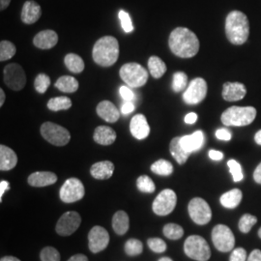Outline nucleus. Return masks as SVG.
<instances>
[{"mask_svg": "<svg viewBox=\"0 0 261 261\" xmlns=\"http://www.w3.org/2000/svg\"><path fill=\"white\" fill-rule=\"evenodd\" d=\"M168 46L172 54L181 58H191L199 50V41L196 34L186 28H175L169 35Z\"/></svg>", "mask_w": 261, "mask_h": 261, "instance_id": "f257e3e1", "label": "nucleus"}, {"mask_svg": "<svg viewBox=\"0 0 261 261\" xmlns=\"http://www.w3.org/2000/svg\"><path fill=\"white\" fill-rule=\"evenodd\" d=\"M225 35L233 45L245 44L250 35L248 17L240 11L230 12L225 19Z\"/></svg>", "mask_w": 261, "mask_h": 261, "instance_id": "f03ea898", "label": "nucleus"}, {"mask_svg": "<svg viewBox=\"0 0 261 261\" xmlns=\"http://www.w3.org/2000/svg\"><path fill=\"white\" fill-rule=\"evenodd\" d=\"M92 56L98 65L103 67L113 65L119 56V44L117 39L112 36L100 38L94 45Z\"/></svg>", "mask_w": 261, "mask_h": 261, "instance_id": "7ed1b4c3", "label": "nucleus"}, {"mask_svg": "<svg viewBox=\"0 0 261 261\" xmlns=\"http://www.w3.org/2000/svg\"><path fill=\"white\" fill-rule=\"evenodd\" d=\"M256 117V110L252 107H231L224 111L221 120L224 126L243 127L252 124Z\"/></svg>", "mask_w": 261, "mask_h": 261, "instance_id": "20e7f679", "label": "nucleus"}, {"mask_svg": "<svg viewBox=\"0 0 261 261\" xmlns=\"http://www.w3.org/2000/svg\"><path fill=\"white\" fill-rule=\"evenodd\" d=\"M119 75L122 81L130 88H139L148 81L147 71L138 63H127L122 66Z\"/></svg>", "mask_w": 261, "mask_h": 261, "instance_id": "39448f33", "label": "nucleus"}, {"mask_svg": "<svg viewBox=\"0 0 261 261\" xmlns=\"http://www.w3.org/2000/svg\"><path fill=\"white\" fill-rule=\"evenodd\" d=\"M187 256L196 261H207L211 256V250L205 239L198 235L189 236L184 243Z\"/></svg>", "mask_w": 261, "mask_h": 261, "instance_id": "423d86ee", "label": "nucleus"}, {"mask_svg": "<svg viewBox=\"0 0 261 261\" xmlns=\"http://www.w3.org/2000/svg\"><path fill=\"white\" fill-rule=\"evenodd\" d=\"M42 137L53 145L64 146L71 140L69 130L53 122H46L41 126Z\"/></svg>", "mask_w": 261, "mask_h": 261, "instance_id": "0eeeda50", "label": "nucleus"}, {"mask_svg": "<svg viewBox=\"0 0 261 261\" xmlns=\"http://www.w3.org/2000/svg\"><path fill=\"white\" fill-rule=\"evenodd\" d=\"M212 241L215 248L222 252H229L235 246L234 234L231 229L224 224H218L213 228Z\"/></svg>", "mask_w": 261, "mask_h": 261, "instance_id": "6e6552de", "label": "nucleus"}, {"mask_svg": "<svg viewBox=\"0 0 261 261\" xmlns=\"http://www.w3.org/2000/svg\"><path fill=\"white\" fill-rule=\"evenodd\" d=\"M188 211L191 219L199 225L208 224L212 218V211L209 204L201 197L193 198L189 205Z\"/></svg>", "mask_w": 261, "mask_h": 261, "instance_id": "1a4fd4ad", "label": "nucleus"}, {"mask_svg": "<svg viewBox=\"0 0 261 261\" xmlns=\"http://www.w3.org/2000/svg\"><path fill=\"white\" fill-rule=\"evenodd\" d=\"M177 203V196L174 191L170 189L163 190L155 200L153 201V212L158 216L169 215L175 208Z\"/></svg>", "mask_w": 261, "mask_h": 261, "instance_id": "9d476101", "label": "nucleus"}, {"mask_svg": "<svg viewBox=\"0 0 261 261\" xmlns=\"http://www.w3.org/2000/svg\"><path fill=\"white\" fill-rule=\"evenodd\" d=\"M4 83L10 89L19 91L27 84V75L21 66L17 63L8 64L3 70Z\"/></svg>", "mask_w": 261, "mask_h": 261, "instance_id": "9b49d317", "label": "nucleus"}, {"mask_svg": "<svg viewBox=\"0 0 261 261\" xmlns=\"http://www.w3.org/2000/svg\"><path fill=\"white\" fill-rule=\"evenodd\" d=\"M85 190L83 182L77 178H69L61 187L59 196L65 203H73L84 198Z\"/></svg>", "mask_w": 261, "mask_h": 261, "instance_id": "f8f14e48", "label": "nucleus"}, {"mask_svg": "<svg viewBox=\"0 0 261 261\" xmlns=\"http://www.w3.org/2000/svg\"><path fill=\"white\" fill-rule=\"evenodd\" d=\"M207 95V84L201 77L193 80L183 93V101L187 105H197L205 99Z\"/></svg>", "mask_w": 261, "mask_h": 261, "instance_id": "ddd939ff", "label": "nucleus"}, {"mask_svg": "<svg viewBox=\"0 0 261 261\" xmlns=\"http://www.w3.org/2000/svg\"><path fill=\"white\" fill-rule=\"evenodd\" d=\"M82 224V217L77 212L69 211L60 217L56 226V233L60 236H69L74 233Z\"/></svg>", "mask_w": 261, "mask_h": 261, "instance_id": "4468645a", "label": "nucleus"}, {"mask_svg": "<svg viewBox=\"0 0 261 261\" xmlns=\"http://www.w3.org/2000/svg\"><path fill=\"white\" fill-rule=\"evenodd\" d=\"M110 243V234L102 226L96 225L88 234V248L90 252L98 253L107 249Z\"/></svg>", "mask_w": 261, "mask_h": 261, "instance_id": "2eb2a0df", "label": "nucleus"}, {"mask_svg": "<svg viewBox=\"0 0 261 261\" xmlns=\"http://www.w3.org/2000/svg\"><path fill=\"white\" fill-rule=\"evenodd\" d=\"M130 134L137 140H144L149 136L150 127L143 114L135 115L130 123Z\"/></svg>", "mask_w": 261, "mask_h": 261, "instance_id": "dca6fc26", "label": "nucleus"}, {"mask_svg": "<svg viewBox=\"0 0 261 261\" xmlns=\"http://www.w3.org/2000/svg\"><path fill=\"white\" fill-rule=\"evenodd\" d=\"M205 141L204 134L202 130H196L192 135H188L180 138L181 146L190 154L200 149Z\"/></svg>", "mask_w": 261, "mask_h": 261, "instance_id": "f3484780", "label": "nucleus"}, {"mask_svg": "<svg viewBox=\"0 0 261 261\" xmlns=\"http://www.w3.org/2000/svg\"><path fill=\"white\" fill-rule=\"evenodd\" d=\"M246 94V86L240 83H225L223 86V98L227 102L240 101Z\"/></svg>", "mask_w": 261, "mask_h": 261, "instance_id": "a211bd4d", "label": "nucleus"}, {"mask_svg": "<svg viewBox=\"0 0 261 261\" xmlns=\"http://www.w3.org/2000/svg\"><path fill=\"white\" fill-rule=\"evenodd\" d=\"M57 181L56 173L50 171H37L29 175L28 179V184L30 186L42 188V187L54 185Z\"/></svg>", "mask_w": 261, "mask_h": 261, "instance_id": "6ab92c4d", "label": "nucleus"}, {"mask_svg": "<svg viewBox=\"0 0 261 261\" xmlns=\"http://www.w3.org/2000/svg\"><path fill=\"white\" fill-rule=\"evenodd\" d=\"M58 43V35L54 30H44L39 32L33 39L35 47L41 49H49Z\"/></svg>", "mask_w": 261, "mask_h": 261, "instance_id": "aec40b11", "label": "nucleus"}, {"mask_svg": "<svg viewBox=\"0 0 261 261\" xmlns=\"http://www.w3.org/2000/svg\"><path fill=\"white\" fill-rule=\"evenodd\" d=\"M42 16V9L35 1H27L21 10V20L27 24L35 23Z\"/></svg>", "mask_w": 261, "mask_h": 261, "instance_id": "412c9836", "label": "nucleus"}, {"mask_svg": "<svg viewBox=\"0 0 261 261\" xmlns=\"http://www.w3.org/2000/svg\"><path fill=\"white\" fill-rule=\"evenodd\" d=\"M97 114L103 119L105 121L109 123H115L120 117V112L110 101H103L97 106L96 109Z\"/></svg>", "mask_w": 261, "mask_h": 261, "instance_id": "4be33fe9", "label": "nucleus"}, {"mask_svg": "<svg viewBox=\"0 0 261 261\" xmlns=\"http://www.w3.org/2000/svg\"><path fill=\"white\" fill-rule=\"evenodd\" d=\"M18 164V156L14 150L8 146L0 145V169L2 171H8L15 168Z\"/></svg>", "mask_w": 261, "mask_h": 261, "instance_id": "5701e85b", "label": "nucleus"}, {"mask_svg": "<svg viewBox=\"0 0 261 261\" xmlns=\"http://www.w3.org/2000/svg\"><path fill=\"white\" fill-rule=\"evenodd\" d=\"M114 171V165L110 161H102L94 164L90 168V173L95 179L107 180L112 177Z\"/></svg>", "mask_w": 261, "mask_h": 261, "instance_id": "b1692460", "label": "nucleus"}, {"mask_svg": "<svg viewBox=\"0 0 261 261\" xmlns=\"http://www.w3.org/2000/svg\"><path fill=\"white\" fill-rule=\"evenodd\" d=\"M93 139L98 144L111 145L116 140V133L108 126H99L94 130Z\"/></svg>", "mask_w": 261, "mask_h": 261, "instance_id": "393cba45", "label": "nucleus"}, {"mask_svg": "<svg viewBox=\"0 0 261 261\" xmlns=\"http://www.w3.org/2000/svg\"><path fill=\"white\" fill-rule=\"evenodd\" d=\"M130 227L129 216L125 211H117L112 218V228L115 233L118 235H124Z\"/></svg>", "mask_w": 261, "mask_h": 261, "instance_id": "a878e982", "label": "nucleus"}, {"mask_svg": "<svg viewBox=\"0 0 261 261\" xmlns=\"http://www.w3.org/2000/svg\"><path fill=\"white\" fill-rule=\"evenodd\" d=\"M180 138L181 137H176L172 139L169 144V151L179 165H184L191 154L181 146Z\"/></svg>", "mask_w": 261, "mask_h": 261, "instance_id": "bb28decb", "label": "nucleus"}, {"mask_svg": "<svg viewBox=\"0 0 261 261\" xmlns=\"http://www.w3.org/2000/svg\"><path fill=\"white\" fill-rule=\"evenodd\" d=\"M242 196L241 190L233 189V190H230V191L224 193V195L221 196L220 201H221V204L225 208L233 209L240 204V202L242 200Z\"/></svg>", "mask_w": 261, "mask_h": 261, "instance_id": "cd10ccee", "label": "nucleus"}, {"mask_svg": "<svg viewBox=\"0 0 261 261\" xmlns=\"http://www.w3.org/2000/svg\"><path fill=\"white\" fill-rule=\"evenodd\" d=\"M55 86L62 92L74 93L79 89V82L74 76L63 75L57 80Z\"/></svg>", "mask_w": 261, "mask_h": 261, "instance_id": "c85d7f7f", "label": "nucleus"}, {"mask_svg": "<svg viewBox=\"0 0 261 261\" xmlns=\"http://www.w3.org/2000/svg\"><path fill=\"white\" fill-rule=\"evenodd\" d=\"M148 68L151 75L155 79H160L167 72V65L166 63L158 57V56H151L148 60Z\"/></svg>", "mask_w": 261, "mask_h": 261, "instance_id": "c756f323", "label": "nucleus"}, {"mask_svg": "<svg viewBox=\"0 0 261 261\" xmlns=\"http://www.w3.org/2000/svg\"><path fill=\"white\" fill-rule=\"evenodd\" d=\"M65 65L69 71L74 74H80L84 70V62L81 56L75 54H69L64 58Z\"/></svg>", "mask_w": 261, "mask_h": 261, "instance_id": "7c9ffc66", "label": "nucleus"}, {"mask_svg": "<svg viewBox=\"0 0 261 261\" xmlns=\"http://www.w3.org/2000/svg\"><path fill=\"white\" fill-rule=\"evenodd\" d=\"M72 107V101L68 97L59 96L53 98L48 101L47 108L51 112H60V111H66L69 110Z\"/></svg>", "mask_w": 261, "mask_h": 261, "instance_id": "2f4dec72", "label": "nucleus"}, {"mask_svg": "<svg viewBox=\"0 0 261 261\" xmlns=\"http://www.w3.org/2000/svg\"><path fill=\"white\" fill-rule=\"evenodd\" d=\"M151 170L158 175L162 176H168L173 172V166L170 162L167 160H158L156 161L152 166H151Z\"/></svg>", "mask_w": 261, "mask_h": 261, "instance_id": "473e14b6", "label": "nucleus"}, {"mask_svg": "<svg viewBox=\"0 0 261 261\" xmlns=\"http://www.w3.org/2000/svg\"><path fill=\"white\" fill-rule=\"evenodd\" d=\"M163 230H164V235L170 240H178L184 235V229L179 224H166Z\"/></svg>", "mask_w": 261, "mask_h": 261, "instance_id": "72a5a7b5", "label": "nucleus"}, {"mask_svg": "<svg viewBox=\"0 0 261 261\" xmlns=\"http://www.w3.org/2000/svg\"><path fill=\"white\" fill-rule=\"evenodd\" d=\"M17 48L9 41H1L0 43V61H6L16 55Z\"/></svg>", "mask_w": 261, "mask_h": 261, "instance_id": "f704fd0d", "label": "nucleus"}, {"mask_svg": "<svg viewBox=\"0 0 261 261\" xmlns=\"http://www.w3.org/2000/svg\"><path fill=\"white\" fill-rule=\"evenodd\" d=\"M137 187L142 193H147V194H152L155 192L156 186L153 182V180L147 176V175H141L138 178L137 180Z\"/></svg>", "mask_w": 261, "mask_h": 261, "instance_id": "c9c22d12", "label": "nucleus"}, {"mask_svg": "<svg viewBox=\"0 0 261 261\" xmlns=\"http://www.w3.org/2000/svg\"><path fill=\"white\" fill-rule=\"evenodd\" d=\"M143 252V245L138 239H130L125 244V252L130 256L140 255Z\"/></svg>", "mask_w": 261, "mask_h": 261, "instance_id": "e433bc0d", "label": "nucleus"}, {"mask_svg": "<svg viewBox=\"0 0 261 261\" xmlns=\"http://www.w3.org/2000/svg\"><path fill=\"white\" fill-rule=\"evenodd\" d=\"M188 85V76L184 72H176L173 75L172 89L174 92H181L186 89Z\"/></svg>", "mask_w": 261, "mask_h": 261, "instance_id": "4c0bfd02", "label": "nucleus"}, {"mask_svg": "<svg viewBox=\"0 0 261 261\" xmlns=\"http://www.w3.org/2000/svg\"><path fill=\"white\" fill-rule=\"evenodd\" d=\"M257 223L256 217L251 214L243 215L242 218L239 221V229L243 233H248L252 229V226Z\"/></svg>", "mask_w": 261, "mask_h": 261, "instance_id": "58836bf2", "label": "nucleus"}, {"mask_svg": "<svg viewBox=\"0 0 261 261\" xmlns=\"http://www.w3.org/2000/svg\"><path fill=\"white\" fill-rule=\"evenodd\" d=\"M50 85V79L46 74H39L34 81V87L38 93H45Z\"/></svg>", "mask_w": 261, "mask_h": 261, "instance_id": "ea45409f", "label": "nucleus"}, {"mask_svg": "<svg viewBox=\"0 0 261 261\" xmlns=\"http://www.w3.org/2000/svg\"><path fill=\"white\" fill-rule=\"evenodd\" d=\"M41 261H60V253L54 247H46L40 253Z\"/></svg>", "mask_w": 261, "mask_h": 261, "instance_id": "a19ab883", "label": "nucleus"}, {"mask_svg": "<svg viewBox=\"0 0 261 261\" xmlns=\"http://www.w3.org/2000/svg\"><path fill=\"white\" fill-rule=\"evenodd\" d=\"M227 166L229 168V171L232 175L234 182L242 181L244 175H243L242 168H241L240 164L235 160H229L227 162Z\"/></svg>", "mask_w": 261, "mask_h": 261, "instance_id": "79ce46f5", "label": "nucleus"}, {"mask_svg": "<svg viewBox=\"0 0 261 261\" xmlns=\"http://www.w3.org/2000/svg\"><path fill=\"white\" fill-rule=\"evenodd\" d=\"M147 245L152 252L157 253L166 252L168 249L166 242L160 238H149L147 241Z\"/></svg>", "mask_w": 261, "mask_h": 261, "instance_id": "37998d69", "label": "nucleus"}, {"mask_svg": "<svg viewBox=\"0 0 261 261\" xmlns=\"http://www.w3.org/2000/svg\"><path fill=\"white\" fill-rule=\"evenodd\" d=\"M119 19H120V22H121V27L123 28V30L126 32V33H130L134 31V25H133V22H132V19H130V15L121 10L119 12Z\"/></svg>", "mask_w": 261, "mask_h": 261, "instance_id": "c03bdc74", "label": "nucleus"}, {"mask_svg": "<svg viewBox=\"0 0 261 261\" xmlns=\"http://www.w3.org/2000/svg\"><path fill=\"white\" fill-rule=\"evenodd\" d=\"M229 261H247V252L243 248L235 249L230 257Z\"/></svg>", "mask_w": 261, "mask_h": 261, "instance_id": "a18cd8bd", "label": "nucleus"}, {"mask_svg": "<svg viewBox=\"0 0 261 261\" xmlns=\"http://www.w3.org/2000/svg\"><path fill=\"white\" fill-rule=\"evenodd\" d=\"M119 93L121 95L122 99L126 102H132L135 98V94L130 90L129 86H121L119 89Z\"/></svg>", "mask_w": 261, "mask_h": 261, "instance_id": "49530a36", "label": "nucleus"}, {"mask_svg": "<svg viewBox=\"0 0 261 261\" xmlns=\"http://www.w3.org/2000/svg\"><path fill=\"white\" fill-rule=\"evenodd\" d=\"M216 137L217 139L220 140H224V141H229L231 140V133L227 129H219L216 130Z\"/></svg>", "mask_w": 261, "mask_h": 261, "instance_id": "de8ad7c7", "label": "nucleus"}, {"mask_svg": "<svg viewBox=\"0 0 261 261\" xmlns=\"http://www.w3.org/2000/svg\"><path fill=\"white\" fill-rule=\"evenodd\" d=\"M134 111H135V105L133 102H125L123 103L121 108V112L123 114L127 115V114L132 113Z\"/></svg>", "mask_w": 261, "mask_h": 261, "instance_id": "09e8293b", "label": "nucleus"}, {"mask_svg": "<svg viewBox=\"0 0 261 261\" xmlns=\"http://www.w3.org/2000/svg\"><path fill=\"white\" fill-rule=\"evenodd\" d=\"M208 155H209V158L212 159L213 161H221L224 158L223 152L218 151V150H210Z\"/></svg>", "mask_w": 261, "mask_h": 261, "instance_id": "8fccbe9b", "label": "nucleus"}, {"mask_svg": "<svg viewBox=\"0 0 261 261\" xmlns=\"http://www.w3.org/2000/svg\"><path fill=\"white\" fill-rule=\"evenodd\" d=\"M247 261H261L260 250H254L251 252L250 256L248 257Z\"/></svg>", "mask_w": 261, "mask_h": 261, "instance_id": "3c124183", "label": "nucleus"}, {"mask_svg": "<svg viewBox=\"0 0 261 261\" xmlns=\"http://www.w3.org/2000/svg\"><path fill=\"white\" fill-rule=\"evenodd\" d=\"M197 120V114L195 112H190L185 116V122L187 124H195Z\"/></svg>", "mask_w": 261, "mask_h": 261, "instance_id": "603ef678", "label": "nucleus"}, {"mask_svg": "<svg viewBox=\"0 0 261 261\" xmlns=\"http://www.w3.org/2000/svg\"><path fill=\"white\" fill-rule=\"evenodd\" d=\"M9 183L7 181L2 180L0 182V201H2V196L4 195V193L9 190Z\"/></svg>", "mask_w": 261, "mask_h": 261, "instance_id": "864d4df0", "label": "nucleus"}, {"mask_svg": "<svg viewBox=\"0 0 261 261\" xmlns=\"http://www.w3.org/2000/svg\"><path fill=\"white\" fill-rule=\"evenodd\" d=\"M253 179L257 184L261 185V163L256 167L253 172Z\"/></svg>", "mask_w": 261, "mask_h": 261, "instance_id": "5fc2aeb1", "label": "nucleus"}, {"mask_svg": "<svg viewBox=\"0 0 261 261\" xmlns=\"http://www.w3.org/2000/svg\"><path fill=\"white\" fill-rule=\"evenodd\" d=\"M68 261H88V258H87V256L84 255V254L77 253V254L73 255L72 257H70V258L68 259Z\"/></svg>", "mask_w": 261, "mask_h": 261, "instance_id": "6e6d98bb", "label": "nucleus"}, {"mask_svg": "<svg viewBox=\"0 0 261 261\" xmlns=\"http://www.w3.org/2000/svg\"><path fill=\"white\" fill-rule=\"evenodd\" d=\"M11 0H0V10L3 11L9 6Z\"/></svg>", "mask_w": 261, "mask_h": 261, "instance_id": "4d7b16f0", "label": "nucleus"}, {"mask_svg": "<svg viewBox=\"0 0 261 261\" xmlns=\"http://www.w3.org/2000/svg\"><path fill=\"white\" fill-rule=\"evenodd\" d=\"M254 140H255V142H256L258 145H261V130H258V132L255 134Z\"/></svg>", "mask_w": 261, "mask_h": 261, "instance_id": "13d9d810", "label": "nucleus"}, {"mask_svg": "<svg viewBox=\"0 0 261 261\" xmlns=\"http://www.w3.org/2000/svg\"><path fill=\"white\" fill-rule=\"evenodd\" d=\"M0 261H20L19 258L15 257V256H4L2 257Z\"/></svg>", "mask_w": 261, "mask_h": 261, "instance_id": "bf43d9fd", "label": "nucleus"}, {"mask_svg": "<svg viewBox=\"0 0 261 261\" xmlns=\"http://www.w3.org/2000/svg\"><path fill=\"white\" fill-rule=\"evenodd\" d=\"M5 101V93H4V90L3 89H0V107L3 106Z\"/></svg>", "mask_w": 261, "mask_h": 261, "instance_id": "052dcab7", "label": "nucleus"}, {"mask_svg": "<svg viewBox=\"0 0 261 261\" xmlns=\"http://www.w3.org/2000/svg\"><path fill=\"white\" fill-rule=\"evenodd\" d=\"M158 261H173L171 258H169V257H162V258H160Z\"/></svg>", "mask_w": 261, "mask_h": 261, "instance_id": "680f3d73", "label": "nucleus"}, {"mask_svg": "<svg viewBox=\"0 0 261 261\" xmlns=\"http://www.w3.org/2000/svg\"><path fill=\"white\" fill-rule=\"evenodd\" d=\"M258 236H259V238H261V227L259 228V230H258Z\"/></svg>", "mask_w": 261, "mask_h": 261, "instance_id": "e2e57ef3", "label": "nucleus"}]
</instances>
